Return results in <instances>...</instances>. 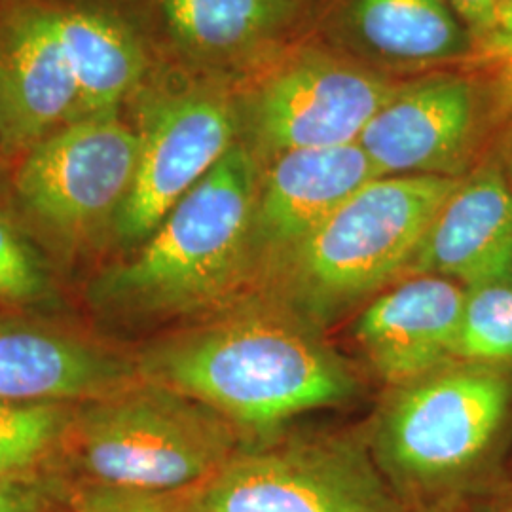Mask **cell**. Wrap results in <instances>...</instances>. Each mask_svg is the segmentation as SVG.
I'll return each instance as SVG.
<instances>
[{"label": "cell", "instance_id": "cell-1", "mask_svg": "<svg viewBox=\"0 0 512 512\" xmlns=\"http://www.w3.org/2000/svg\"><path fill=\"white\" fill-rule=\"evenodd\" d=\"M141 378L207 404L243 433L344 403L355 378L306 321L279 304H241L148 346Z\"/></svg>", "mask_w": 512, "mask_h": 512}, {"label": "cell", "instance_id": "cell-2", "mask_svg": "<svg viewBox=\"0 0 512 512\" xmlns=\"http://www.w3.org/2000/svg\"><path fill=\"white\" fill-rule=\"evenodd\" d=\"M256 194L255 158L234 145L135 255L93 279V308L114 317H188L234 306L253 283Z\"/></svg>", "mask_w": 512, "mask_h": 512}, {"label": "cell", "instance_id": "cell-3", "mask_svg": "<svg viewBox=\"0 0 512 512\" xmlns=\"http://www.w3.org/2000/svg\"><path fill=\"white\" fill-rule=\"evenodd\" d=\"M243 433L207 404L145 378L78 403L54 471L97 484L183 494L236 458Z\"/></svg>", "mask_w": 512, "mask_h": 512}, {"label": "cell", "instance_id": "cell-4", "mask_svg": "<svg viewBox=\"0 0 512 512\" xmlns=\"http://www.w3.org/2000/svg\"><path fill=\"white\" fill-rule=\"evenodd\" d=\"M456 177H378L357 190L266 279L279 306L323 323L410 270Z\"/></svg>", "mask_w": 512, "mask_h": 512}, {"label": "cell", "instance_id": "cell-5", "mask_svg": "<svg viewBox=\"0 0 512 512\" xmlns=\"http://www.w3.org/2000/svg\"><path fill=\"white\" fill-rule=\"evenodd\" d=\"M141 133L120 114L74 120L21 156L14 188L25 215L63 249L112 232L135 181Z\"/></svg>", "mask_w": 512, "mask_h": 512}, {"label": "cell", "instance_id": "cell-6", "mask_svg": "<svg viewBox=\"0 0 512 512\" xmlns=\"http://www.w3.org/2000/svg\"><path fill=\"white\" fill-rule=\"evenodd\" d=\"M509 378L492 366H442L401 385L378 427L393 475L414 484L467 471L495 439L511 404Z\"/></svg>", "mask_w": 512, "mask_h": 512}, {"label": "cell", "instance_id": "cell-7", "mask_svg": "<svg viewBox=\"0 0 512 512\" xmlns=\"http://www.w3.org/2000/svg\"><path fill=\"white\" fill-rule=\"evenodd\" d=\"M186 503L190 512H401L366 458L334 440L239 452Z\"/></svg>", "mask_w": 512, "mask_h": 512}, {"label": "cell", "instance_id": "cell-8", "mask_svg": "<svg viewBox=\"0 0 512 512\" xmlns=\"http://www.w3.org/2000/svg\"><path fill=\"white\" fill-rule=\"evenodd\" d=\"M141 133V154L114 236L141 245L167 213L236 145V118L226 101L183 95L154 110Z\"/></svg>", "mask_w": 512, "mask_h": 512}, {"label": "cell", "instance_id": "cell-9", "mask_svg": "<svg viewBox=\"0 0 512 512\" xmlns=\"http://www.w3.org/2000/svg\"><path fill=\"white\" fill-rule=\"evenodd\" d=\"M378 177L359 143L279 154L256 194L253 281L268 279L357 190Z\"/></svg>", "mask_w": 512, "mask_h": 512}, {"label": "cell", "instance_id": "cell-10", "mask_svg": "<svg viewBox=\"0 0 512 512\" xmlns=\"http://www.w3.org/2000/svg\"><path fill=\"white\" fill-rule=\"evenodd\" d=\"M395 93L384 80L351 67L302 63L264 86L256 105L258 133L279 154L351 145Z\"/></svg>", "mask_w": 512, "mask_h": 512}, {"label": "cell", "instance_id": "cell-11", "mask_svg": "<svg viewBox=\"0 0 512 512\" xmlns=\"http://www.w3.org/2000/svg\"><path fill=\"white\" fill-rule=\"evenodd\" d=\"M478 124L475 86L435 78L397 90L359 137L380 177H454Z\"/></svg>", "mask_w": 512, "mask_h": 512}, {"label": "cell", "instance_id": "cell-12", "mask_svg": "<svg viewBox=\"0 0 512 512\" xmlns=\"http://www.w3.org/2000/svg\"><path fill=\"white\" fill-rule=\"evenodd\" d=\"M74 120L78 90L52 8H21L0 25V147L23 156Z\"/></svg>", "mask_w": 512, "mask_h": 512}, {"label": "cell", "instance_id": "cell-13", "mask_svg": "<svg viewBox=\"0 0 512 512\" xmlns=\"http://www.w3.org/2000/svg\"><path fill=\"white\" fill-rule=\"evenodd\" d=\"M139 378L135 361L71 330L0 319V401L86 403Z\"/></svg>", "mask_w": 512, "mask_h": 512}, {"label": "cell", "instance_id": "cell-14", "mask_svg": "<svg viewBox=\"0 0 512 512\" xmlns=\"http://www.w3.org/2000/svg\"><path fill=\"white\" fill-rule=\"evenodd\" d=\"M465 294L439 275H418L376 296L355 340L387 384L406 385L454 361Z\"/></svg>", "mask_w": 512, "mask_h": 512}, {"label": "cell", "instance_id": "cell-15", "mask_svg": "<svg viewBox=\"0 0 512 512\" xmlns=\"http://www.w3.org/2000/svg\"><path fill=\"white\" fill-rule=\"evenodd\" d=\"M414 275L446 277L463 289L512 279V188L486 169L459 183L414 256Z\"/></svg>", "mask_w": 512, "mask_h": 512}, {"label": "cell", "instance_id": "cell-16", "mask_svg": "<svg viewBox=\"0 0 512 512\" xmlns=\"http://www.w3.org/2000/svg\"><path fill=\"white\" fill-rule=\"evenodd\" d=\"M52 21L76 82L78 120L118 112L147 71L141 40L126 23L93 8L55 6Z\"/></svg>", "mask_w": 512, "mask_h": 512}, {"label": "cell", "instance_id": "cell-17", "mask_svg": "<svg viewBox=\"0 0 512 512\" xmlns=\"http://www.w3.org/2000/svg\"><path fill=\"white\" fill-rule=\"evenodd\" d=\"M351 19L370 50L397 61H444L471 44L444 0H355Z\"/></svg>", "mask_w": 512, "mask_h": 512}, {"label": "cell", "instance_id": "cell-18", "mask_svg": "<svg viewBox=\"0 0 512 512\" xmlns=\"http://www.w3.org/2000/svg\"><path fill=\"white\" fill-rule=\"evenodd\" d=\"M167 27L196 54L228 55L270 35L293 0H158Z\"/></svg>", "mask_w": 512, "mask_h": 512}, {"label": "cell", "instance_id": "cell-19", "mask_svg": "<svg viewBox=\"0 0 512 512\" xmlns=\"http://www.w3.org/2000/svg\"><path fill=\"white\" fill-rule=\"evenodd\" d=\"M74 406L0 401V478L54 471Z\"/></svg>", "mask_w": 512, "mask_h": 512}, {"label": "cell", "instance_id": "cell-20", "mask_svg": "<svg viewBox=\"0 0 512 512\" xmlns=\"http://www.w3.org/2000/svg\"><path fill=\"white\" fill-rule=\"evenodd\" d=\"M454 357L473 365L512 363V281L467 289Z\"/></svg>", "mask_w": 512, "mask_h": 512}, {"label": "cell", "instance_id": "cell-21", "mask_svg": "<svg viewBox=\"0 0 512 512\" xmlns=\"http://www.w3.org/2000/svg\"><path fill=\"white\" fill-rule=\"evenodd\" d=\"M52 294L42 258L12 222L0 217V302L35 304Z\"/></svg>", "mask_w": 512, "mask_h": 512}, {"label": "cell", "instance_id": "cell-22", "mask_svg": "<svg viewBox=\"0 0 512 512\" xmlns=\"http://www.w3.org/2000/svg\"><path fill=\"white\" fill-rule=\"evenodd\" d=\"M55 512H190L183 494H152L116 486H73Z\"/></svg>", "mask_w": 512, "mask_h": 512}, {"label": "cell", "instance_id": "cell-23", "mask_svg": "<svg viewBox=\"0 0 512 512\" xmlns=\"http://www.w3.org/2000/svg\"><path fill=\"white\" fill-rule=\"evenodd\" d=\"M73 484L57 471L0 478V512H55Z\"/></svg>", "mask_w": 512, "mask_h": 512}, {"label": "cell", "instance_id": "cell-24", "mask_svg": "<svg viewBox=\"0 0 512 512\" xmlns=\"http://www.w3.org/2000/svg\"><path fill=\"white\" fill-rule=\"evenodd\" d=\"M450 6L458 12L471 29L478 35H494L497 33V4L495 0H448Z\"/></svg>", "mask_w": 512, "mask_h": 512}, {"label": "cell", "instance_id": "cell-25", "mask_svg": "<svg viewBox=\"0 0 512 512\" xmlns=\"http://www.w3.org/2000/svg\"><path fill=\"white\" fill-rule=\"evenodd\" d=\"M497 40L503 44V48L512 46V0H509L501 10L497 18Z\"/></svg>", "mask_w": 512, "mask_h": 512}, {"label": "cell", "instance_id": "cell-26", "mask_svg": "<svg viewBox=\"0 0 512 512\" xmlns=\"http://www.w3.org/2000/svg\"><path fill=\"white\" fill-rule=\"evenodd\" d=\"M507 2H509V0H495V4H497V12H499ZM497 18H499V16H497Z\"/></svg>", "mask_w": 512, "mask_h": 512}, {"label": "cell", "instance_id": "cell-27", "mask_svg": "<svg viewBox=\"0 0 512 512\" xmlns=\"http://www.w3.org/2000/svg\"><path fill=\"white\" fill-rule=\"evenodd\" d=\"M505 50H507V52H509V54H511L512 57V46H509V48H505Z\"/></svg>", "mask_w": 512, "mask_h": 512}, {"label": "cell", "instance_id": "cell-28", "mask_svg": "<svg viewBox=\"0 0 512 512\" xmlns=\"http://www.w3.org/2000/svg\"><path fill=\"white\" fill-rule=\"evenodd\" d=\"M509 512H512V509H511V511H509Z\"/></svg>", "mask_w": 512, "mask_h": 512}, {"label": "cell", "instance_id": "cell-29", "mask_svg": "<svg viewBox=\"0 0 512 512\" xmlns=\"http://www.w3.org/2000/svg\"><path fill=\"white\" fill-rule=\"evenodd\" d=\"M511 281H512V279H511Z\"/></svg>", "mask_w": 512, "mask_h": 512}]
</instances>
